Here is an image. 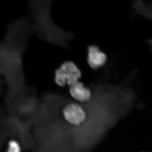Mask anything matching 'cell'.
Wrapping results in <instances>:
<instances>
[{
    "instance_id": "6da1fadb",
    "label": "cell",
    "mask_w": 152,
    "mask_h": 152,
    "mask_svg": "<svg viewBox=\"0 0 152 152\" xmlns=\"http://www.w3.org/2000/svg\"><path fill=\"white\" fill-rule=\"evenodd\" d=\"M32 31L31 25L23 19L12 22L8 27L1 47V72L7 80H24L22 58Z\"/></svg>"
},
{
    "instance_id": "7a4b0ae2",
    "label": "cell",
    "mask_w": 152,
    "mask_h": 152,
    "mask_svg": "<svg viewBox=\"0 0 152 152\" xmlns=\"http://www.w3.org/2000/svg\"><path fill=\"white\" fill-rule=\"evenodd\" d=\"M50 1H31L29 4L34 25L33 30L45 41L64 48L74 37L72 33L64 31L55 24L50 17Z\"/></svg>"
},
{
    "instance_id": "3957f363",
    "label": "cell",
    "mask_w": 152,
    "mask_h": 152,
    "mask_svg": "<svg viewBox=\"0 0 152 152\" xmlns=\"http://www.w3.org/2000/svg\"><path fill=\"white\" fill-rule=\"evenodd\" d=\"M55 81L58 86L64 87L66 85L70 86L79 82L82 72L77 66L72 61L64 62L55 72Z\"/></svg>"
},
{
    "instance_id": "277c9868",
    "label": "cell",
    "mask_w": 152,
    "mask_h": 152,
    "mask_svg": "<svg viewBox=\"0 0 152 152\" xmlns=\"http://www.w3.org/2000/svg\"><path fill=\"white\" fill-rule=\"evenodd\" d=\"M62 113L65 120L73 126H80L86 121L87 114L85 109L77 103L67 104L64 107Z\"/></svg>"
},
{
    "instance_id": "5b68a950",
    "label": "cell",
    "mask_w": 152,
    "mask_h": 152,
    "mask_svg": "<svg viewBox=\"0 0 152 152\" xmlns=\"http://www.w3.org/2000/svg\"><path fill=\"white\" fill-rule=\"evenodd\" d=\"M88 64L91 68L96 69L103 66L107 61L106 55L95 45L88 48Z\"/></svg>"
},
{
    "instance_id": "8992f818",
    "label": "cell",
    "mask_w": 152,
    "mask_h": 152,
    "mask_svg": "<svg viewBox=\"0 0 152 152\" xmlns=\"http://www.w3.org/2000/svg\"><path fill=\"white\" fill-rule=\"evenodd\" d=\"M69 92L71 96L77 102H86L91 99L92 93L91 90L85 86L80 82H78L70 86Z\"/></svg>"
},
{
    "instance_id": "52a82bcc",
    "label": "cell",
    "mask_w": 152,
    "mask_h": 152,
    "mask_svg": "<svg viewBox=\"0 0 152 152\" xmlns=\"http://www.w3.org/2000/svg\"><path fill=\"white\" fill-rule=\"evenodd\" d=\"M5 152H21V148L18 142L12 140L8 143V147Z\"/></svg>"
}]
</instances>
